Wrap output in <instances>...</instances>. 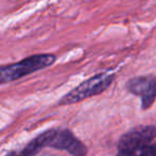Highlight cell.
<instances>
[{"label":"cell","instance_id":"1","mask_svg":"<svg viewBox=\"0 0 156 156\" xmlns=\"http://www.w3.org/2000/svg\"><path fill=\"white\" fill-rule=\"evenodd\" d=\"M44 147L65 151L71 155L83 156L88 154V149L71 130L69 129H48L35 137L32 141L20 152V155H35Z\"/></svg>","mask_w":156,"mask_h":156},{"label":"cell","instance_id":"2","mask_svg":"<svg viewBox=\"0 0 156 156\" xmlns=\"http://www.w3.org/2000/svg\"><path fill=\"white\" fill-rule=\"evenodd\" d=\"M56 56L52 54H39L20 60V62L0 66V85L12 83L52 65Z\"/></svg>","mask_w":156,"mask_h":156},{"label":"cell","instance_id":"3","mask_svg":"<svg viewBox=\"0 0 156 156\" xmlns=\"http://www.w3.org/2000/svg\"><path fill=\"white\" fill-rule=\"evenodd\" d=\"M115 74H111L109 72L96 74L79 83L77 87L62 96V98L58 102V105L63 106V105L75 104L86 98L98 95L108 89V87L115 80Z\"/></svg>","mask_w":156,"mask_h":156},{"label":"cell","instance_id":"4","mask_svg":"<svg viewBox=\"0 0 156 156\" xmlns=\"http://www.w3.org/2000/svg\"><path fill=\"white\" fill-rule=\"evenodd\" d=\"M156 126H138L125 133L118 143V153L120 155H134L140 153L144 147L155 138Z\"/></svg>","mask_w":156,"mask_h":156},{"label":"cell","instance_id":"5","mask_svg":"<svg viewBox=\"0 0 156 156\" xmlns=\"http://www.w3.org/2000/svg\"><path fill=\"white\" fill-rule=\"evenodd\" d=\"M130 93L141 98L143 109H149L156 100V78L151 76L133 78L126 83Z\"/></svg>","mask_w":156,"mask_h":156}]
</instances>
